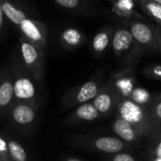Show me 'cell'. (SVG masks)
I'll return each mask as SVG.
<instances>
[{"instance_id": "cell-1", "label": "cell", "mask_w": 161, "mask_h": 161, "mask_svg": "<svg viewBox=\"0 0 161 161\" xmlns=\"http://www.w3.org/2000/svg\"><path fill=\"white\" fill-rule=\"evenodd\" d=\"M8 64L13 81L14 102L26 103L40 110L44 105L43 83L40 82L25 66L19 51L10 57Z\"/></svg>"}, {"instance_id": "cell-2", "label": "cell", "mask_w": 161, "mask_h": 161, "mask_svg": "<svg viewBox=\"0 0 161 161\" xmlns=\"http://www.w3.org/2000/svg\"><path fill=\"white\" fill-rule=\"evenodd\" d=\"M71 144L79 150L109 155L124 150H136L133 146L124 142L119 137L76 135L71 138Z\"/></svg>"}, {"instance_id": "cell-3", "label": "cell", "mask_w": 161, "mask_h": 161, "mask_svg": "<svg viewBox=\"0 0 161 161\" xmlns=\"http://www.w3.org/2000/svg\"><path fill=\"white\" fill-rule=\"evenodd\" d=\"M38 118V108L26 103L14 102L3 120L11 130L21 136L28 137L36 128Z\"/></svg>"}, {"instance_id": "cell-4", "label": "cell", "mask_w": 161, "mask_h": 161, "mask_svg": "<svg viewBox=\"0 0 161 161\" xmlns=\"http://www.w3.org/2000/svg\"><path fill=\"white\" fill-rule=\"evenodd\" d=\"M115 115L133 125L148 138L161 131L152 121L148 108L137 104L130 98H122L120 100Z\"/></svg>"}, {"instance_id": "cell-5", "label": "cell", "mask_w": 161, "mask_h": 161, "mask_svg": "<svg viewBox=\"0 0 161 161\" xmlns=\"http://www.w3.org/2000/svg\"><path fill=\"white\" fill-rule=\"evenodd\" d=\"M111 49L124 66L134 67L139 58L145 54L125 25L113 30Z\"/></svg>"}, {"instance_id": "cell-6", "label": "cell", "mask_w": 161, "mask_h": 161, "mask_svg": "<svg viewBox=\"0 0 161 161\" xmlns=\"http://www.w3.org/2000/svg\"><path fill=\"white\" fill-rule=\"evenodd\" d=\"M100 87V80L98 78H91L78 86L69 88L61 97V110L75 108L79 105L92 101Z\"/></svg>"}, {"instance_id": "cell-7", "label": "cell", "mask_w": 161, "mask_h": 161, "mask_svg": "<svg viewBox=\"0 0 161 161\" xmlns=\"http://www.w3.org/2000/svg\"><path fill=\"white\" fill-rule=\"evenodd\" d=\"M19 53L25 66L40 82L43 83L45 51L37 48L25 37L20 35Z\"/></svg>"}, {"instance_id": "cell-8", "label": "cell", "mask_w": 161, "mask_h": 161, "mask_svg": "<svg viewBox=\"0 0 161 161\" xmlns=\"http://www.w3.org/2000/svg\"><path fill=\"white\" fill-rule=\"evenodd\" d=\"M124 25L128 28L144 53L158 52L157 26L139 19H125Z\"/></svg>"}, {"instance_id": "cell-9", "label": "cell", "mask_w": 161, "mask_h": 161, "mask_svg": "<svg viewBox=\"0 0 161 161\" xmlns=\"http://www.w3.org/2000/svg\"><path fill=\"white\" fill-rule=\"evenodd\" d=\"M18 31L37 48L46 51L48 30L43 23L34 17H28L23 21Z\"/></svg>"}, {"instance_id": "cell-10", "label": "cell", "mask_w": 161, "mask_h": 161, "mask_svg": "<svg viewBox=\"0 0 161 161\" xmlns=\"http://www.w3.org/2000/svg\"><path fill=\"white\" fill-rule=\"evenodd\" d=\"M111 127L117 137L134 148L145 144L146 141L148 140V137L140 131L137 127L117 115H115L111 123Z\"/></svg>"}, {"instance_id": "cell-11", "label": "cell", "mask_w": 161, "mask_h": 161, "mask_svg": "<svg viewBox=\"0 0 161 161\" xmlns=\"http://www.w3.org/2000/svg\"><path fill=\"white\" fill-rule=\"evenodd\" d=\"M121 99L120 95L108 82L106 85L100 87L92 103L105 118H108L116 114L117 107Z\"/></svg>"}, {"instance_id": "cell-12", "label": "cell", "mask_w": 161, "mask_h": 161, "mask_svg": "<svg viewBox=\"0 0 161 161\" xmlns=\"http://www.w3.org/2000/svg\"><path fill=\"white\" fill-rule=\"evenodd\" d=\"M108 83L121 98H129L136 87L134 67L124 66L122 70H119L110 75Z\"/></svg>"}, {"instance_id": "cell-13", "label": "cell", "mask_w": 161, "mask_h": 161, "mask_svg": "<svg viewBox=\"0 0 161 161\" xmlns=\"http://www.w3.org/2000/svg\"><path fill=\"white\" fill-rule=\"evenodd\" d=\"M105 118L103 114L97 109L92 101L84 103L75 108V109L64 119L63 125H75L80 124L92 123Z\"/></svg>"}, {"instance_id": "cell-14", "label": "cell", "mask_w": 161, "mask_h": 161, "mask_svg": "<svg viewBox=\"0 0 161 161\" xmlns=\"http://www.w3.org/2000/svg\"><path fill=\"white\" fill-rule=\"evenodd\" d=\"M14 103V88L8 64L0 68V119H4Z\"/></svg>"}, {"instance_id": "cell-15", "label": "cell", "mask_w": 161, "mask_h": 161, "mask_svg": "<svg viewBox=\"0 0 161 161\" xmlns=\"http://www.w3.org/2000/svg\"><path fill=\"white\" fill-rule=\"evenodd\" d=\"M0 2L8 22L17 30L23 21L28 17H32L21 0H0Z\"/></svg>"}, {"instance_id": "cell-16", "label": "cell", "mask_w": 161, "mask_h": 161, "mask_svg": "<svg viewBox=\"0 0 161 161\" xmlns=\"http://www.w3.org/2000/svg\"><path fill=\"white\" fill-rule=\"evenodd\" d=\"M86 41L84 33L76 27H66L59 35L60 44L67 50H75L79 48Z\"/></svg>"}, {"instance_id": "cell-17", "label": "cell", "mask_w": 161, "mask_h": 161, "mask_svg": "<svg viewBox=\"0 0 161 161\" xmlns=\"http://www.w3.org/2000/svg\"><path fill=\"white\" fill-rule=\"evenodd\" d=\"M113 30L114 28L112 26L106 25L94 35L91 44L94 55L100 57L108 50L109 46H111Z\"/></svg>"}, {"instance_id": "cell-18", "label": "cell", "mask_w": 161, "mask_h": 161, "mask_svg": "<svg viewBox=\"0 0 161 161\" xmlns=\"http://www.w3.org/2000/svg\"><path fill=\"white\" fill-rule=\"evenodd\" d=\"M111 11L118 17L124 19H139L147 20L145 16L141 14L136 8L133 0H117L111 3Z\"/></svg>"}, {"instance_id": "cell-19", "label": "cell", "mask_w": 161, "mask_h": 161, "mask_svg": "<svg viewBox=\"0 0 161 161\" xmlns=\"http://www.w3.org/2000/svg\"><path fill=\"white\" fill-rule=\"evenodd\" d=\"M62 9L75 15H92L95 13L94 8L87 0H53Z\"/></svg>"}, {"instance_id": "cell-20", "label": "cell", "mask_w": 161, "mask_h": 161, "mask_svg": "<svg viewBox=\"0 0 161 161\" xmlns=\"http://www.w3.org/2000/svg\"><path fill=\"white\" fill-rule=\"evenodd\" d=\"M149 160H161V131L148 138L145 142V157Z\"/></svg>"}, {"instance_id": "cell-21", "label": "cell", "mask_w": 161, "mask_h": 161, "mask_svg": "<svg viewBox=\"0 0 161 161\" xmlns=\"http://www.w3.org/2000/svg\"><path fill=\"white\" fill-rule=\"evenodd\" d=\"M6 134V133H5ZM8 153L11 158V161H26L28 159V154L25 147L11 136L6 134Z\"/></svg>"}, {"instance_id": "cell-22", "label": "cell", "mask_w": 161, "mask_h": 161, "mask_svg": "<svg viewBox=\"0 0 161 161\" xmlns=\"http://www.w3.org/2000/svg\"><path fill=\"white\" fill-rule=\"evenodd\" d=\"M139 5L143 13L161 25V4L152 0H139Z\"/></svg>"}, {"instance_id": "cell-23", "label": "cell", "mask_w": 161, "mask_h": 161, "mask_svg": "<svg viewBox=\"0 0 161 161\" xmlns=\"http://www.w3.org/2000/svg\"><path fill=\"white\" fill-rule=\"evenodd\" d=\"M139 154L135 153V150H124L118 153L105 155L104 159L109 161H137L142 159Z\"/></svg>"}, {"instance_id": "cell-24", "label": "cell", "mask_w": 161, "mask_h": 161, "mask_svg": "<svg viewBox=\"0 0 161 161\" xmlns=\"http://www.w3.org/2000/svg\"><path fill=\"white\" fill-rule=\"evenodd\" d=\"M150 117L156 126L161 130V97H153L152 102L147 107Z\"/></svg>"}, {"instance_id": "cell-25", "label": "cell", "mask_w": 161, "mask_h": 161, "mask_svg": "<svg viewBox=\"0 0 161 161\" xmlns=\"http://www.w3.org/2000/svg\"><path fill=\"white\" fill-rule=\"evenodd\" d=\"M129 98L131 100H133L134 102H136L137 104L143 106V107H146V108L150 105V103L153 100L151 93L147 90H145L143 88H140V87L134 88Z\"/></svg>"}, {"instance_id": "cell-26", "label": "cell", "mask_w": 161, "mask_h": 161, "mask_svg": "<svg viewBox=\"0 0 161 161\" xmlns=\"http://www.w3.org/2000/svg\"><path fill=\"white\" fill-rule=\"evenodd\" d=\"M143 74L149 77L150 79H154V80H158L161 82V65L160 64H151L149 66H147L144 71Z\"/></svg>"}, {"instance_id": "cell-27", "label": "cell", "mask_w": 161, "mask_h": 161, "mask_svg": "<svg viewBox=\"0 0 161 161\" xmlns=\"http://www.w3.org/2000/svg\"><path fill=\"white\" fill-rule=\"evenodd\" d=\"M0 161H11L5 133H0Z\"/></svg>"}, {"instance_id": "cell-28", "label": "cell", "mask_w": 161, "mask_h": 161, "mask_svg": "<svg viewBox=\"0 0 161 161\" xmlns=\"http://www.w3.org/2000/svg\"><path fill=\"white\" fill-rule=\"evenodd\" d=\"M7 17L4 13L1 2H0V40L5 36V32H6V25H7Z\"/></svg>"}, {"instance_id": "cell-29", "label": "cell", "mask_w": 161, "mask_h": 161, "mask_svg": "<svg viewBox=\"0 0 161 161\" xmlns=\"http://www.w3.org/2000/svg\"><path fill=\"white\" fill-rule=\"evenodd\" d=\"M157 42H158V52H161V25L157 26Z\"/></svg>"}, {"instance_id": "cell-30", "label": "cell", "mask_w": 161, "mask_h": 161, "mask_svg": "<svg viewBox=\"0 0 161 161\" xmlns=\"http://www.w3.org/2000/svg\"><path fill=\"white\" fill-rule=\"evenodd\" d=\"M59 159L63 161H84L85 159L82 158H79V157H63V158H60Z\"/></svg>"}, {"instance_id": "cell-31", "label": "cell", "mask_w": 161, "mask_h": 161, "mask_svg": "<svg viewBox=\"0 0 161 161\" xmlns=\"http://www.w3.org/2000/svg\"><path fill=\"white\" fill-rule=\"evenodd\" d=\"M152 1H155V2H158V3L161 4V0H152Z\"/></svg>"}, {"instance_id": "cell-32", "label": "cell", "mask_w": 161, "mask_h": 161, "mask_svg": "<svg viewBox=\"0 0 161 161\" xmlns=\"http://www.w3.org/2000/svg\"><path fill=\"white\" fill-rule=\"evenodd\" d=\"M108 1H110L111 3H113V2H115V1H117V0H108Z\"/></svg>"}, {"instance_id": "cell-33", "label": "cell", "mask_w": 161, "mask_h": 161, "mask_svg": "<svg viewBox=\"0 0 161 161\" xmlns=\"http://www.w3.org/2000/svg\"><path fill=\"white\" fill-rule=\"evenodd\" d=\"M158 96H159V97H161V92H160V93H159V95H158Z\"/></svg>"}]
</instances>
